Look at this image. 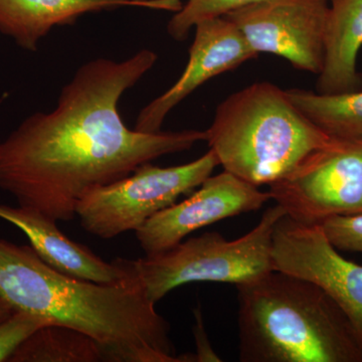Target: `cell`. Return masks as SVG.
<instances>
[{
  "instance_id": "1",
  "label": "cell",
  "mask_w": 362,
  "mask_h": 362,
  "mask_svg": "<svg viewBox=\"0 0 362 362\" xmlns=\"http://www.w3.org/2000/svg\"><path fill=\"white\" fill-rule=\"evenodd\" d=\"M157 59L144 49L123 61L99 58L81 66L54 110L32 114L0 142V189L18 206L57 223L70 221L93 188L206 141V131L146 133L124 123L121 98Z\"/></svg>"
},
{
  "instance_id": "2",
  "label": "cell",
  "mask_w": 362,
  "mask_h": 362,
  "mask_svg": "<svg viewBox=\"0 0 362 362\" xmlns=\"http://www.w3.org/2000/svg\"><path fill=\"white\" fill-rule=\"evenodd\" d=\"M0 298L16 310L96 339L112 362H178L170 327L139 283L98 284L66 275L32 246L0 238Z\"/></svg>"
},
{
  "instance_id": "3",
  "label": "cell",
  "mask_w": 362,
  "mask_h": 362,
  "mask_svg": "<svg viewBox=\"0 0 362 362\" xmlns=\"http://www.w3.org/2000/svg\"><path fill=\"white\" fill-rule=\"evenodd\" d=\"M237 289L240 361L362 362L351 323L315 283L274 270Z\"/></svg>"
},
{
  "instance_id": "4",
  "label": "cell",
  "mask_w": 362,
  "mask_h": 362,
  "mask_svg": "<svg viewBox=\"0 0 362 362\" xmlns=\"http://www.w3.org/2000/svg\"><path fill=\"white\" fill-rule=\"evenodd\" d=\"M206 133L223 170L258 187L280 180L333 138L269 82L223 100Z\"/></svg>"
},
{
  "instance_id": "5",
  "label": "cell",
  "mask_w": 362,
  "mask_h": 362,
  "mask_svg": "<svg viewBox=\"0 0 362 362\" xmlns=\"http://www.w3.org/2000/svg\"><path fill=\"white\" fill-rule=\"evenodd\" d=\"M284 216L285 209L276 204L267 209L251 232L239 239L228 240L220 233H204L159 254L116 262L128 278L141 285L154 304L189 283L247 284L274 271V230Z\"/></svg>"
},
{
  "instance_id": "6",
  "label": "cell",
  "mask_w": 362,
  "mask_h": 362,
  "mask_svg": "<svg viewBox=\"0 0 362 362\" xmlns=\"http://www.w3.org/2000/svg\"><path fill=\"white\" fill-rule=\"evenodd\" d=\"M218 165L211 149L182 165L142 164L122 180L87 192L78 204L76 216L86 232L100 239L136 232L154 214L175 204L180 195L201 187Z\"/></svg>"
},
{
  "instance_id": "7",
  "label": "cell",
  "mask_w": 362,
  "mask_h": 362,
  "mask_svg": "<svg viewBox=\"0 0 362 362\" xmlns=\"http://www.w3.org/2000/svg\"><path fill=\"white\" fill-rule=\"evenodd\" d=\"M269 188L286 216L304 225L362 214V139L333 137Z\"/></svg>"
},
{
  "instance_id": "8",
  "label": "cell",
  "mask_w": 362,
  "mask_h": 362,
  "mask_svg": "<svg viewBox=\"0 0 362 362\" xmlns=\"http://www.w3.org/2000/svg\"><path fill=\"white\" fill-rule=\"evenodd\" d=\"M329 4V0H263L225 18L257 54H276L298 70L319 75Z\"/></svg>"
},
{
  "instance_id": "9",
  "label": "cell",
  "mask_w": 362,
  "mask_h": 362,
  "mask_svg": "<svg viewBox=\"0 0 362 362\" xmlns=\"http://www.w3.org/2000/svg\"><path fill=\"white\" fill-rule=\"evenodd\" d=\"M274 270L315 283L341 309L362 346V266L345 259L319 225H304L288 216L273 235Z\"/></svg>"
},
{
  "instance_id": "10",
  "label": "cell",
  "mask_w": 362,
  "mask_h": 362,
  "mask_svg": "<svg viewBox=\"0 0 362 362\" xmlns=\"http://www.w3.org/2000/svg\"><path fill=\"white\" fill-rule=\"evenodd\" d=\"M270 199L268 192L223 170L206 178L185 201L154 214L136 230V238L146 256H152L171 249L204 226L257 211Z\"/></svg>"
},
{
  "instance_id": "11",
  "label": "cell",
  "mask_w": 362,
  "mask_h": 362,
  "mask_svg": "<svg viewBox=\"0 0 362 362\" xmlns=\"http://www.w3.org/2000/svg\"><path fill=\"white\" fill-rule=\"evenodd\" d=\"M194 28L185 71L175 84L140 111L135 130L158 132L168 114L197 88L259 56L225 16L202 21Z\"/></svg>"
},
{
  "instance_id": "12",
  "label": "cell",
  "mask_w": 362,
  "mask_h": 362,
  "mask_svg": "<svg viewBox=\"0 0 362 362\" xmlns=\"http://www.w3.org/2000/svg\"><path fill=\"white\" fill-rule=\"evenodd\" d=\"M0 218L20 228L40 258L66 275L98 284H117L129 279L116 259L104 261L89 247L69 239L57 221L39 211L0 204Z\"/></svg>"
},
{
  "instance_id": "13",
  "label": "cell",
  "mask_w": 362,
  "mask_h": 362,
  "mask_svg": "<svg viewBox=\"0 0 362 362\" xmlns=\"http://www.w3.org/2000/svg\"><path fill=\"white\" fill-rule=\"evenodd\" d=\"M146 7L131 0H0V33L21 49L37 52L57 26L73 25L87 13L120 7Z\"/></svg>"
},
{
  "instance_id": "14",
  "label": "cell",
  "mask_w": 362,
  "mask_h": 362,
  "mask_svg": "<svg viewBox=\"0 0 362 362\" xmlns=\"http://www.w3.org/2000/svg\"><path fill=\"white\" fill-rule=\"evenodd\" d=\"M361 47L362 0H331L317 93L340 94L362 89V74L357 70Z\"/></svg>"
},
{
  "instance_id": "15",
  "label": "cell",
  "mask_w": 362,
  "mask_h": 362,
  "mask_svg": "<svg viewBox=\"0 0 362 362\" xmlns=\"http://www.w3.org/2000/svg\"><path fill=\"white\" fill-rule=\"evenodd\" d=\"M293 104L326 134L341 139H362V89L340 94L285 90Z\"/></svg>"
},
{
  "instance_id": "16",
  "label": "cell",
  "mask_w": 362,
  "mask_h": 362,
  "mask_svg": "<svg viewBox=\"0 0 362 362\" xmlns=\"http://www.w3.org/2000/svg\"><path fill=\"white\" fill-rule=\"evenodd\" d=\"M107 361L104 347L82 331L49 324L33 332L8 362Z\"/></svg>"
},
{
  "instance_id": "17",
  "label": "cell",
  "mask_w": 362,
  "mask_h": 362,
  "mask_svg": "<svg viewBox=\"0 0 362 362\" xmlns=\"http://www.w3.org/2000/svg\"><path fill=\"white\" fill-rule=\"evenodd\" d=\"M263 0H185L168 25V33L173 39L182 42L197 23L211 18H221L240 7Z\"/></svg>"
},
{
  "instance_id": "18",
  "label": "cell",
  "mask_w": 362,
  "mask_h": 362,
  "mask_svg": "<svg viewBox=\"0 0 362 362\" xmlns=\"http://www.w3.org/2000/svg\"><path fill=\"white\" fill-rule=\"evenodd\" d=\"M54 324L30 312L16 310L0 322V362H8L16 350L33 332L45 325Z\"/></svg>"
},
{
  "instance_id": "19",
  "label": "cell",
  "mask_w": 362,
  "mask_h": 362,
  "mask_svg": "<svg viewBox=\"0 0 362 362\" xmlns=\"http://www.w3.org/2000/svg\"><path fill=\"white\" fill-rule=\"evenodd\" d=\"M319 226L338 251L362 252V214L332 216Z\"/></svg>"
},
{
  "instance_id": "20",
  "label": "cell",
  "mask_w": 362,
  "mask_h": 362,
  "mask_svg": "<svg viewBox=\"0 0 362 362\" xmlns=\"http://www.w3.org/2000/svg\"><path fill=\"white\" fill-rule=\"evenodd\" d=\"M131 1L140 2L147 4L151 9H160V11H180L182 4L181 0H131Z\"/></svg>"
},
{
  "instance_id": "21",
  "label": "cell",
  "mask_w": 362,
  "mask_h": 362,
  "mask_svg": "<svg viewBox=\"0 0 362 362\" xmlns=\"http://www.w3.org/2000/svg\"><path fill=\"white\" fill-rule=\"evenodd\" d=\"M16 311V309L11 304L7 303V302L0 298V322L4 320V319L8 318L9 316L13 315Z\"/></svg>"
},
{
  "instance_id": "22",
  "label": "cell",
  "mask_w": 362,
  "mask_h": 362,
  "mask_svg": "<svg viewBox=\"0 0 362 362\" xmlns=\"http://www.w3.org/2000/svg\"><path fill=\"white\" fill-rule=\"evenodd\" d=\"M331 1V0H329V2Z\"/></svg>"
}]
</instances>
